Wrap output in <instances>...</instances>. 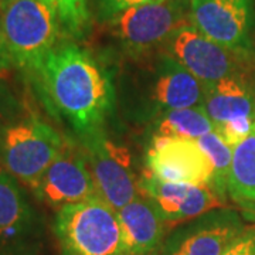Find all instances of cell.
I'll use <instances>...</instances> for the list:
<instances>
[{
  "instance_id": "8",
  "label": "cell",
  "mask_w": 255,
  "mask_h": 255,
  "mask_svg": "<svg viewBox=\"0 0 255 255\" xmlns=\"http://www.w3.org/2000/svg\"><path fill=\"white\" fill-rule=\"evenodd\" d=\"M247 230L243 213L219 207L170 230L152 255H223Z\"/></svg>"
},
{
  "instance_id": "10",
  "label": "cell",
  "mask_w": 255,
  "mask_h": 255,
  "mask_svg": "<svg viewBox=\"0 0 255 255\" xmlns=\"http://www.w3.org/2000/svg\"><path fill=\"white\" fill-rule=\"evenodd\" d=\"M160 50L173 57L201 84H211L253 71L255 61L243 58L204 36L190 21L183 23Z\"/></svg>"
},
{
  "instance_id": "4",
  "label": "cell",
  "mask_w": 255,
  "mask_h": 255,
  "mask_svg": "<svg viewBox=\"0 0 255 255\" xmlns=\"http://www.w3.org/2000/svg\"><path fill=\"white\" fill-rule=\"evenodd\" d=\"M65 143L46 121L36 115L17 117L0 130V164L16 180L33 189Z\"/></svg>"
},
{
  "instance_id": "5",
  "label": "cell",
  "mask_w": 255,
  "mask_h": 255,
  "mask_svg": "<svg viewBox=\"0 0 255 255\" xmlns=\"http://www.w3.org/2000/svg\"><path fill=\"white\" fill-rule=\"evenodd\" d=\"M0 14L13 63L34 75L47 55L63 43L65 34L58 18L40 0H16Z\"/></svg>"
},
{
  "instance_id": "6",
  "label": "cell",
  "mask_w": 255,
  "mask_h": 255,
  "mask_svg": "<svg viewBox=\"0 0 255 255\" xmlns=\"http://www.w3.org/2000/svg\"><path fill=\"white\" fill-rule=\"evenodd\" d=\"M80 140L98 194L112 209L118 211L140 194V176L128 146L104 127L80 135Z\"/></svg>"
},
{
  "instance_id": "7",
  "label": "cell",
  "mask_w": 255,
  "mask_h": 255,
  "mask_svg": "<svg viewBox=\"0 0 255 255\" xmlns=\"http://www.w3.org/2000/svg\"><path fill=\"white\" fill-rule=\"evenodd\" d=\"M189 18V4L182 0H160L127 10L105 23L127 57L160 50L179 26Z\"/></svg>"
},
{
  "instance_id": "24",
  "label": "cell",
  "mask_w": 255,
  "mask_h": 255,
  "mask_svg": "<svg viewBox=\"0 0 255 255\" xmlns=\"http://www.w3.org/2000/svg\"><path fill=\"white\" fill-rule=\"evenodd\" d=\"M14 102L7 94L0 95V130L9 124L10 121L17 118V114H14Z\"/></svg>"
},
{
  "instance_id": "13",
  "label": "cell",
  "mask_w": 255,
  "mask_h": 255,
  "mask_svg": "<svg viewBox=\"0 0 255 255\" xmlns=\"http://www.w3.org/2000/svg\"><path fill=\"white\" fill-rule=\"evenodd\" d=\"M31 190L41 203L57 211L100 196L81 147L68 143Z\"/></svg>"
},
{
  "instance_id": "3",
  "label": "cell",
  "mask_w": 255,
  "mask_h": 255,
  "mask_svg": "<svg viewBox=\"0 0 255 255\" xmlns=\"http://www.w3.org/2000/svg\"><path fill=\"white\" fill-rule=\"evenodd\" d=\"M53 231L63 255H128L118 213L101 196L58 210Z\"/></svg>"
},
{
  "instance_id": "27",
  "label": "cell",
  "mask_w": 255,
  "mask_h": 255,
  "mask_svg": "<svg viewBox=\"0 0 255 255\" xmlns=\"http://www.w3.org/2000/svg\"><path fill=\"white\" fill-rule=\"evenodd\" d=\"M183 3H186V4H189V1H190V0H182Z\"/></svg>"
},
{
  "instance_id": "16",
  "label": "cell",
  "mask_w": 255,
  "mask_h": 255,
  "mask_svg": "<svg viewBox=\"0 0 255 255\" xmlns=\"http://www.w3.org/2000/svg\"><path fill=\"white\" fill-rule=\"evenodd\" d=\"M128 255H152L166 237V227L155 204L139 194L117 211Z\"/></svg>"
},
{
  "instance_id": "1",
  "label": "cell",
  "mask_w": 255,
  "mask_h": 255,
  "mask_svg": "<svg viewBox=\"0 0 255 255\" xmlns=\"http://www.w3.org/2000/svg\"><path fill=\"white\" fill-rule=\"evenodd\" d=\"M34 75L48 107L78 136L105 127L115 111L112 75L88 50L73 41L55 47Z\"/></svg>"
},
{
  "instance_id": "14",
  "label": "cell",
  "mask_w": 255,
  "mask_h": 255,
  "mask_svg": "<svg viewBox=\"0 0 255 255\" xmlns=\"http://www.w3.org/2000/svg\"><path fill=\"white\" fill-rule=\"evenodd\" d=\"M139 191L155 204L167 226H177L210 210L224 207L209 186L164 182L146 170L140 174Z\"/></svg>"
},
{
  "instance_id": "25",
  "label": "cell",
  "mask_w": 255,
  "mask_h": 255,
  "mask_svg": "<svg viewBox=\"0 0 255 255\" xmlns=\"http://www.w3.org/2000/svg\"><path fill=\"white\" fill-rule=\"evenodd\" d=\"M243 209V216L248 220H253L255 221V201L251 203H246L243 206H240Z\"/></svg>"
},
{
  "instance_id": "22",
  "label": "cell",
  "mask_w": 255,
  "mask_h": 255,
  "mask_svg": "<svg viewBox=\"0 0 255 255\" xmlns=\"http://www.w3.org/2000/svg\"><path fill=\"white\" fill-rule=\"evenodd\" d=\"M223 255H255V226L247 227L241 237Z\"/></svg>"
},
{
  "instance_id": "20",
  "label": "cell",
  "mask_w": 255,
  "mask_h": 255,
  "mask_svg": "<svg viewBox=\"0 0 255 255\" xmlns=\"http://www.w3.org/2000/svg\"><path fill=\"white\" fill-rule=\"evenodd\" d=\"M54 11L65 37L81 40L91 28L92 13L88 0H40Z\"/></svg>"
},
{
  "instance_id": "2",
  "label": "cell",
  "mask_w": 255,
  "mask_h": 255,
  "mask_svg": "<svg viewBox=\"0 0 255 255\" xmlns=\"http://www.w3.org/2000/svg\"><path fill=\"white\" fill-rule=\"evenodd\" d=\"M115 90L125 118L145 127L170 111L201 107L204 97L203 84L163 50L127 57Z\"/></svg>"
},
{
  "instance_id": "19",
  "label": "cell",
  "mask_w": 255,
  "mask_h": 255,
  "mask_svg": "<svg viewBox=\"0 0 255 255\" xmlns=\"http://www.w3.org/2000/svg\"><path fill=\"white\" fill-rule=\"evenodd\" d=\"M197 143L203 149V152L209 156L213 166V177L210 183V189L224 203L228 197V180H230L234 147L227 145L216 132H210L207 135L199 137Z\"/></svg>"
},
{
  "instance_id": "12",
  "label": "cell",
  "mask_w": 255,
  "mask_h": 255,
  "mask_svg": "<svg viewBox=\"0 0 255 255\" xmlns=\"http://www.w3.org/2000/svg\"><path fill=\"white\" fill-rule=\"evenodd\" d=\"M145 170L164 182L209 186L213 166L197 140L180 137L149 139L145 150Z\"/></svg>"
},
{
  "instance_id": "15",
  "label": "cell",
  "mask_w": 255,
  "mask_h": 255,
  "mask_svg": "<svg viewBox=\"0 0 255 255\" xmlns=\"http://www.w3.org/2000/svg\"><path fill=\"white\" fill-rule=\"evenodd\" d=\"M37 233L36 211L21 183L0 169V255H28Z\"/></svg>"
},
{
  "instance_id": "21",
  "label": "cell",
  "mask_w": 255,
  "mask_h": 255,
  "mask_svg": "<svg viewBox=\"0 0 255 255\" xmlns=\"http://www.w3.org/2000/svg\"><path fill=\"white\" fill-rule=\"evenodd\" d=\"M155 1H160V0H94V9L97 18L105 24L127 10L140 7Z\"/></svg>"
},
{
  "instance_id": "23",
  "label": "cell",
  "mask_w": 255,
  "mask_h": 255,
  "mask_svg": "<svg viewBox=\"0 0 255 255\" xmlns=\"http://www.w3.org/2000/svg\"><path fill=\"white\" fill-rule=\"evenodd\" d=\"M13 65L14 63H13V58L10 54L7 40H6L4 30H3V23H1V14H0V75L7 73Z\"/></svg>"
},
{
  "instance_id": "11",
  "label": "cell",
  "mask_w": 255,
  "mask_h": 255,
  "mask_svg": "<svg viewBox=\"0 0 255 255\" xmlns=\"http://www.w3.org/2000/svg\"><path fill=\"white\" fill-rule=\"evenodd\" d=\"M251 73L203 84V110L214 132L236 147L255 129V84Z\"/></svg>"
},
{
  "instance_id": "17",
  "label": "cell",
  "mask_w": 255,
  "mask_h": 255,
  "mask_svg": "<svg viewBox=\"0 0 255 255\" xmlns=\"http://www.w3.org/2000/svg\"><path fill=\"white\" fill-rule=\"evenodd\" d=\"M210 132H214V127L203 107L170 111L146 127V136L149 139L180 137L197 140Z\"/></svg>"
},
{
  "instance_id": "26",
  "label": "cell",
  "mask_w": 255,
  "mask_h": 255,
  "mask_svg": "<svg viewBox=\"0 0 255 255\" xmlns=\"http://www.w3.org/2000/svg\"><path fill=\"white\" fill-rule=\"evenodd\" d=\"M13 1H16V0H0V11H3V10L6 9L9 4H11Z\"/></svg>"
},
{
  "instance_id": "9",
  "label": "cell",
  "mask_w": 255,
  "mask_h": 255,
  "mask_svg": "<svg viewBox=\"0 0 255 255\" xmlns=\"http://www.w3.org/2000/svg\"><path fill=\"white\" fill-rule=\"evenodd\" d=\"M189 21L213 41L255 61V0H190Z\"/></svg>"
},
{
  "instance_id": "18",
  "label": "cell",
  "mask_w": 255,
  "mask_h": 255,
  "mask_svg": "<svg viewBox=\"0 0 255 255\" xmlns=\"http://www.w3.org/2000/svg\"><path fill=\"white\" fill-rule=\"evenodd\" d=\"M228 196L238 206L255 201V129L233 150Z\"/></svg>"
}]
</instances>
